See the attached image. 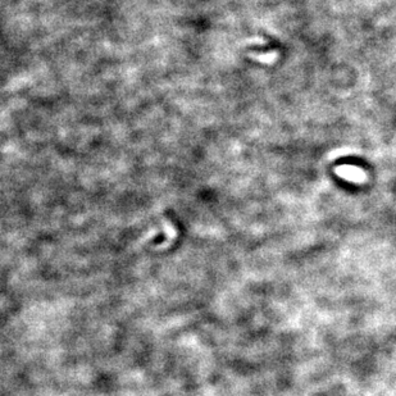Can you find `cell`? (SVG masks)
<instances>
[]
</instances>
